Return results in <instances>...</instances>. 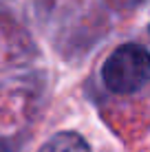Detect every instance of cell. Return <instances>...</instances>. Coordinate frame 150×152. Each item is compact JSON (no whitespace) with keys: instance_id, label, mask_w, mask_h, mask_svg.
<instances>
[{"instance_id":"cell-1","label":"cell","mask_w":150,"mask_h":152,"mask_svg":"<svg viewBox=\"0 0 150 152\" xmlns=\"http://www.w3.org/2000/svg\"><path fill=\"white\" fill-rule=\"evenodd\" d=\"M102 77L106 88L117 95L137 93L148 80V51L139 44H121L104 62Z\"/></svg>"},{"instance_id":"cell-2","label":"cell","mask_w":150,"mask_h":152,"mask_svg":"<svg viewBox=\"0 0 150 152\" xmlns=\"http://www.w3.org/2000/svg\"><path fill=\"white\" fill-rule=\"evenodd\" d=\"M38 152H91V145L77 132L64 130V132H55L51 139H46Z\"/></svg>"},{"instance_id":"cell-3","label":"cell","mask_w":150,"mask_h":152,"mask_svg":"<svg viewBox=\"0 0 150 152\" xmlns=\"http://www.w3.org/2000/svg\"><path fill=\"white\" fill-rule=\"evenodd\" d=\"M0 152H9V145H7V141L2 137H0Z\"/></svg>"}]
</instances>
